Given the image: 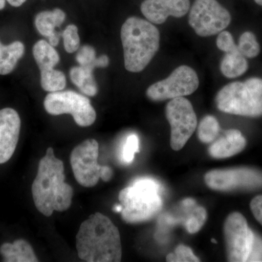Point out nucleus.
I'll return each instance as SVG.
<instances>
[{"instance_id":"1","label":"nucleus","mask_w":262,"mask_h":262,"mask_svg":"<svg viewBox=\"0 0 262 262\" xmlns=\"http://www.w3.org/2000/svg\"><path fill=\"white\" fill-rule=\"evenodd\" d=\"M32 192L36 208L47 217L54 211H67L72 205L73 188L65 182L64 165L53 148H48L39 160Z\"/></svg>"},{"instance_id":"2","label":"nucleus","mask_w":262,"mask_h":262,"mask_svg":"<svg viewBox=\"0 0 262 262\" xmlns=\"http://www.w3.org/2000/svg\"><path fill=\"white\" fill-rule=\"evenodd\" d=\"M79 258L88 262H119L122 259L120 232L106 215L94 213L81 224L76 235Z\"/></svg>"},{"instance_id":"3","label":"nucleus","mask_w":262,"mask_h":262,"mask_svg":"<svg viewBox=\"0 0 262 262\" xmlns=\"http://www.w3.org/2000/svg\"><path fill=\"white\" fill-rule=\"evenodd\" d=\"M120 34L125 69L134 73L144 70L159 50V30L149 20L130 17L122 24Z\"/></svg>"},{"instance_id":"4","label":"nucleus","mask_w":262,"mask_h":262,"mask_svg":"<svg viewBox=\"0 0 262 262\" xmlns=\"http://www.w3.org/2000/svg\"><path fill=\"white\" fill-rule=\"evenodd\" d=\"M159 184L149 178L136 179L130 187L122 189L119 201L122 206V220L129 224L151 220L163 207Z\"/></svg>"},{"instance_id":"5","label":"nucleus","mask_w":262,"mask_h":262,"mask_svg":"<svg viewBox=\"0 0 262 262\" xmlns=\"http://www.w3.org/2000/svg\"><path fill=\"white\" fill-rule=\"evenodd\" d=\"M217 108L222 113L248 117L262 116V78L230 82L217 93Z\"/></svg>"},{"instance_id":"6","label":"nucleus","mask_w":262,"mask_h":262,"mask_svg":"<svg viewBox=\"0 0 262 262\" xmlns=\"http://www.w3.org/2000/svg\"><path fill=\"white\" fill-rule=\"evenodd\" d=\"M44 106L51 115L70 114L79 126H91L96 120V113L91 101L74 91H61L48 94L45 98Z\"/></svg>"},{"instance_id":"7","label":"nucleus","mask_w":262,"mask_h":262,"mask_svg":"<svg viewBox=\"0 0 262 262\" xmlns=\"http://www.w3.org/2000/svg\"><path fill=\"white\" fill-rule=\"evenodd\" d=\"M224 234L228 261H248L253 251L255 235L242 213L232 212L227 217Z\"/></svg>"},{"instance_id":"8","label":"nucleus","mask_w":262,"mask_h":262,"mask_svg":"<svg viewBox=\"0 0 262 262\" xmlns=\"http://www.w3.org/2000/svg\"><path fill=\"white\" fill-rule=\"evenodd\" d=\"M230 13L217 0H195L190 10L189 24L198 35L220 34L230 24Z\"/></svg>"},{"instance_id":"9","label":"nucleus","mask_w":262,"mask_h":262,"mask_svg":"<svg viewBox=\"0 0 262 262\" xmlns=\"http://www.w3.org/2000/svg\"><path fill=\"white\" fill-rule=\"evenodd\" d=\"M165 114L171 131L170 146L175 151H179L185 146L198 126L195 112L189 100L179 97L167 103Z\"/></svg>"},{"instance_id":"10","label":"nucleus","mask_w":262,"mask_h":262,"mask_svg":"<svg viewBox=\"0 0 262 262\" xmlns=\"http://www.w3.org/2000/svg\"><path fill=\"white\" fill-rule=\"evenodd\" d=\"M205 182L213 190L220 192L256 190L262 188V172L257 169H215L205 175Z\"/></svg>"},{"instance_id":"11","label":"nucleus","mask_w":262,"mask_h":262,"mask_svg":"<svg viewBox=\"0 0 262 262\" xmlns=\"http://www.w3.org/2000/svg\"><path fill=\"white\" fill-rule=\"evenodd\" d=\"M199 83L195 71L188 66H180L166 79L149 86L146 94L153 101L171 100L192 94Z\"/></svg>"},{"instance_id":"12","label":"nucleus","mask_w":262,"mask_h":262,"mask_svg":"<svg viewBox=\"0 0 262 262\" xmlns=\"http://www.w3.org/2000/svg\"><path fill=\"white\" fill-rule=\"evenodd\" d=\"M99 145L94 139L84 141L72 150L70 163L76 181L84 187H93L101 179L103 166L98 163Z\"/></svg>"},{"instance_id":"13","label":"nucleus","mask_w":262,"mask_h":262,"mask_svg":"<svg viewBox=\"0 0 262 262\" xmlns=\"http://www.w3.org/2000/svg\"><path fill=\"white\" fill-rule=\"evenodd\" d=\"M20 118L15 110H0V164L8 162L14 153L20 130Z\"/></svg>"},{"instance_id":"14","label":"nucleus","mask_w":262,"mask_h":262,"mask_svg":"<svg viewBox=\"0 0 262 262\" xmlns=\"http://www.w3.org/2000/svg\"><path fill=\"white\" fill-rule=\"evenodd\" d=\"M190 8L189 0H145L141 5V13L151 23H165L169 16L181 18Z\"/></svg>"},{"instance_id":"15","label":"nucleus","mask_w":262,"mask_h":262,"mask_svg":"<svg viewBox=\"0 0 262 262\" xmlns=\"http://www.w3.org/2000/svg\"><path fill=\"white\" fill-rule=\"evenodd\" d=\"M247 144L242 133L236 129L226 131L223 138L213 142L208 149L211 157L215 159H226L239 154Z\"/></svg>"},{"instance_id":"16","label":"nucleus","mask_w":262,"mask_h":262,"mask_svg":"<svg viewBox=\"0 0 262 262\" xmlns=\"http://www.w3.org/2000/svg\"><path fill=\"white\" fill-rule=\"evenodd\" d=\"M0 253L6 262L38 261L32 246L24 239H17L13 244L6 243L2 245Z\"/></svg>"},{"instance_id":"17","label":"nucleus","mask_w":262,"mask_h":262,"mask_svg":"<svg viewBox=\"0 0 262 262\" xmlns=\"http://www.w3.org/2000/svg\"><path fill=\"white\" fill-rule=\"evenodd\" d=\"M66 15L61 9L51 11H42L38 13L34 20L36 28L41 35L48 38L56 34L55 28L60 27L64 22Z\"/></svg>"},{"instance_id":"18","label":"nucleus","mask_w":262,"mask_h":262,"mask_svg":"<svg viewBox=\"0 0 262 262\" xmlns=\"http://www.w3.org/2000/svg\"><path fill=\"white\" fill-rule=\"evenodd\" d=\"M248 69L247 58L241 54L239 50L226 53L221 61L220 70L227 78H237L244 75Z\"/></svg>"},{"instance_id":"19","label":"nucleus","mask_w":262,"mask_h":262,"mask_svg":"<svg viewBox=\"0 0 262 262\" xmlns=\"http://www.w3.org/2000/svg\"><path fill=\"white\" fill-rule=\"evenodd\" d=\"M94 68L89 66H80L71 69V80L84 94L94 96L97 94L98 86L93 76Z\"/></svg>"},{"instance_id":"20","label":"nucleus","mask_w":262,"mask_h":262,"mask_svg":"<svg viewBox=\"0 0 262 262\" xmlns=\"http://www.w3.org/2000/svg\"><path fill=\"white\" fill-rule=\"evenodd\" d=\"M33 56L40 72L54 69L60 61L56 50L46 40H39L33 47Z\"/></svg>"},{"instance_id":"21","label":"nucleus","mask_w":262,"mask_h":262,"mask_svg":"<svg viewBox=\"0 0 262 262\" xmlns=\"http://www.w3.org/2000/svg\"><path fill=\"white\" fill-rule=\"evenodd\" d=\"M25 48L23 43L16 41L3 46L0 44V75H6L13 72L18 60L24 56Z\"/></svg>"},{"instance_id":"22","label":"nucleus","mask_w":262,"mask_h":262,"mask_svg":"<svg viewBox=\"0 0 262 262\" xmlns=\"http://www.w3.org/2000/svg\"><path fill=\"white\" fill-rule=\"evenodd\" d=\"M41 74V86L48 92L63 91L67 84L64 74L61 71L52 70L42 71Z\"/></svg>"},{"instance_id":"23","label":"nucleus","mask_w":262,"mask_h":262,"mask_svg":"<svg viewBox=\"0 0 262 262\" xmlns=\"http://www.w3.org/2000/svg\"><path fill=\"white\" fill-rule=\"evenodd\" d=\"M220 130V124L216 118L211 115H207L203 118L198 125V138L201 142L210 144L214 141Z\"/></svg>"},{"instance_id":"24","label":"nucleus","mask_w":262,"mask_h":262,"mask_svg":"<svg viewBox=\"0 0 262 262\" xmlns=\"http://www.w3.org/2000/svg\"><path fill=\"white\" fill-rule=\"evenodd\" d=\"M237 45L239 51L246 58H256L261 51V47L256 35L251 32L243 33Z\"/></svg>"},{"instance_id":"25","label":"nucleus","mask_w":262,"mask_h":262,"mask_svg":"<svg viewBox=\"0 0 262 262\" xmlns=\"http://www.w3.org/2000/svg\"><path fill=\"white\" fill-rule=\"evenodd\" d=\"M207 211L206 208L199 206L194 210L186 222V228L190 234H195L201 230L206 223Z\"/></svg>"},{"instance_id":"26","label":"nucleus","mask_w":262,"mask_h":262,"mask_svg":"<svg viewBox=\"0 0 262 262\" xmlns=\"http://www.w3.org/2000/svg\"><path fill=\"white\" fill-rule=\"evenodd\" d=\"M63 45L66 51L73 53L78 51L80 46V36L78 29L75 25H69L63 33Z\"/></svg>"},{"instance_id":"27","label":"nucleus","mask_w":262,"mask_h":262,"mask_svg":"<svg viewBox=\"0 0 262 262\" xmlns=\"http://www.w3.org/2000/svg\"><path fill=\"white\" fill-rule=\"evenodd\" d=\"M139 152V139L136 134L127 136L122 146V159L125 163L130 164L134 161L136 153Z\"/></svg>"},{"instance_id":"28","label":"nucleus","mask_w":262,"mask_h":262,"mask_svg":"<svg viewBox=\"0 0 262 262\" xmlns=\"http://www.w3.org/2000/svg\"><path fill=\"white\" fill-rule=\"evenodd\" d=\"M216 46L219 49L225 53H230L238 50L232 34L227 31H222L220 33L216 39Z\"/></svg>"},{"instance_id":"29","label":"nucleus","mask_w":262,"mask_h":262,"mask_svg":"<svg viewBox=\"0 0 262 262\" xmlns=\"http://www.w3.org/2000/svg\"><path fill=\"white\" fill-rule=\"evenodd\" d=\"M96 59V52L94 48L89 46H84L81 48L76 56V60L80 66H89L94 69Z\"/></svg>"},{"instance_id":"30","label":"nucleus","mask_w":262,"mask_h":262,"mask_svg":"<svg viewBox=\"0 0 262 262\" xmlns=\"http://www.w3.org/2000/svg\"><path fill=\"white\" fill-rule=\"evenodd\" d=\"M177 262H198L201 261L193 253L192 250L184 245H179L175 250Z\"/></svg>"},{"instance_id":"31","label":"nucleus","mask_w":262,"mask_h":262,"mask_svg":"<svg viewBox=\"0 0 262 262\" xmlns=\"http://www.w3.org/2000/svg\"><path fill=\"white\" fill-rule=\"evenodd\" d=\"M251 212L258 223L262 225V195L253 198L250 204Z\"/></svg>"},{"instance_id":"32","label":"nucleus","mask_w":262,"mask_h":262,"mask_svg":"<svg viewBox=\"0 0 262 262\" xmlns=\"http://www.w3.org/2000/svg\"><path fill=\"white\" fill-rule=\"evenodd\" d=\"M113 169L108 166H103L102 171H101V179L103 182H108L113 178Z\"/></svg>"},{"instance_id":"33","label":"nucleus","mask_w":262,"mask_h":262,"mask_svg":"<svg viewBox=\"0 0 262 262\" xmlns=\"http://www.w3.org/2000/svg\"><path fill=\"white\" fill-rule=\"evenodd\" d=\"M110 63V59L106 56H101L95 61V67H106Z\"/></svg>"},{"instance_id":"34","label":"nucleus","mask_w":262,"mask_h":262,"mask_svg":"<svg viewBox=\"0 0 262 262\" xmlns=\"http://www.w3.org/2000/svg\"><path fill=\"white\" fill-rule=\"evenodd\" d=\"M10 5L13 7H20L25 3L27 0H6Z\"/></svg>"},{"instance_id":"35","label":"nucleus","mask_w":262,"mask_h":262,"mask_svg":"<svg viewBox=\"0 0 262 262\" xmlns=\"http://www.w3.org/2000/svg\"><path fill=\"white\" fill-rule=\"evenodd\" d=\"M195 201L192 199V198H187V199L184 200L182 201V204L187 207L194 206V205H195Z\"/></svg>"},{"instance_id":"36","label":"nucleus","mask_w":262,"mask_h":262,"mask_svg":"<svg viewBox=\"0 0 262 262\" xmlns=\"http://www.w3.org/2000/svg\"><path fill=\"white\" fill-rule=\"evenodd\" d=\"M166 261L169 262H177V257L175 253H168L166 257Z\"/></svg>"},{"instance_id":"37","label":"nucleus","mask_w":262,"mask_h":262,"mask_svg":"<svg viewBox=\"0 0 262 262\" xmlns=\"http://www.w3.org/2000/svg\"><path fill=\"white\" fill-rule=\"evenodd\" d=\"M113 211L117 212V213H121L122 211V205L120 203V204L115 205L113 207Z\"/></svg>"},{"instance_id":"38","label":"nucleus","mask_w":262,"mask_h":262,"mask_svg":"<svg viewBox=\"0 0 262 262\" xmlns=\"http://www.w3.org/2000/svg\"><path fill=\"white\" fill-rule=\"evenodd\" d=\"M5 1L6 0H0V10H3L5 8Z\"/></svg>"},{"instance_id":"39","label":"nucleus","mask_w":262,"mask_h":262,"mask_svg":"<svg viewBox=\"0 0 262 262\" xmlns=\"http://www.w3.org/2000/svg\"><path fill=\"white\" fill-rule=\"evenodd\" d=\"M254 1L256 4L261 5V6H262V0H254Z\"/></svg>"},{"instance_id":"40","label":"nucleus","mask_w":262,"mask_h":262,"mask_svg":"<svg viewBox=\"0 0 262 262\" xmlns=\"http://www.w3.org/2000/svg\"><path fill=\"white\" fill-rule=\"evenodd\" d=\"M211 241H212V243H213V244H217L216 241H215V239H212Z\"/></svg>"}]
</instances>
